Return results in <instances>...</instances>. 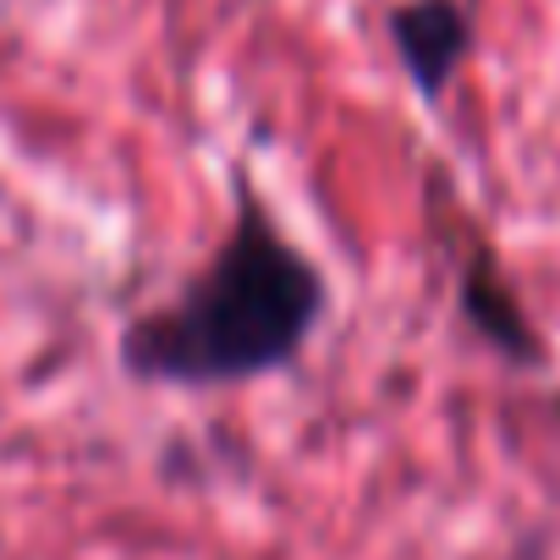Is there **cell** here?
<instances>
[{
  "instance_id": "6da1fadb",
  "label": "cell",
  "mask_w": 560,
  "mask_h": 560,
  "mask_svg": "<svg viewBox=\"0 0 560 560\" xmlns=\"http://www.w3.org/2000/svg\"><path fill=\"white\" fill-rule=\"evenodd\" d=\"M330 314V275L287 236L275 209L236 187V209L214 253L182 292L121 330V369L138 385L220 390L287 374Z\"/></svg>"
},
{
  "instance_id": "7a4b0ae2",
  "label": "cell",
  "mask_w": 560,
  "mask_h": 560,
  "mask_svg": "<svg viewBox=\"0 0 560 560\" xmlns=\"http://www.w3.org/2000/svg\"><path fill=\"white\" fill-rule=\"evenodd\" d=\"M390 45L418 100L440 105L472 50V18L462 12V0H401L390 12Z\"/></svg>"
},
{
  "instance_id": "3957f363",
  "label": "cell",
  "mask_w": 560,
  "mask_h": 560,
  "mask_svg": "<svg viewBox=\"0 0 560 560\" xmlns=\"http://www.w3.org/2000/svg\"><path fill=\"white\" fill-rule=\"evenodd\" d=\"M456 308H462V319H467L500 358H511V363H544V341H538V330H533L522 298L511 292L500 258H494L483 242H472V247L462 253V269H456Z\"/></svg>"
},
{
  "instance_id": "277c9868",
  "label": "cell",
  "mask_w": 560,
  "mask_h": 560,
  "mask_svg": "<svg viewBox=\"0 0 560 560\" xmlns=\"http://www.w3.org/2000/svg\"><path fill=\"white\" fill-rule=\"evenodd\" d=\"M555 412H560V396H555Z\"/></svg>"
}]
</instances>
